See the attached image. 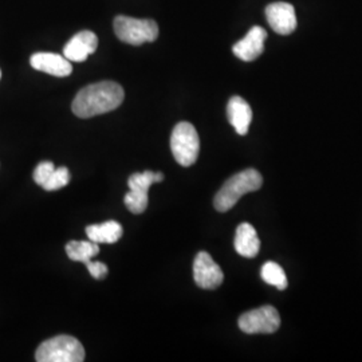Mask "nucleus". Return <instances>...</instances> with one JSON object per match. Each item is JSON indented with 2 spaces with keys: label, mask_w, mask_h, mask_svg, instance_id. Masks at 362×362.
Returning <instances> with one entry per match:
<instances>
[{
  "label": "nucleus",
  "mask_w": 362,
  "mask_h": 362,
  "mask_svg": "<svg viewBox=\"0 0 362 362\" xmlns=\"http://www.w3.org/2000/svg\"><path fill=\"white\" fill-rule=\"evenodd\" d=\"M66 254L74 262L85 263L100 254V246L91 240H73L66 245Z\"/></svg>",
  "instance_id": "16"
},
{
  "label": "nucleus",
  "mask_w": 362,
  "mask_h": 362,
  "mask_svg": "<svg viewBox=\"0 0 362 362\" xmlns=\"http://www.w3.org/2000/svg\"><path fill=\"white\" fill-rule=\"evenodd\" d=\"M98 47V37L93 31H79L66 43L64 55L70 62H85Z\"/></svg>",
  "instance_id": "12"
},
{
  "label": "nucleus",
  "mask_w": 362,
  "mask_h": 362,
  "mask_svg": "<svg viewBox=\"0 0 362 362\" xmlns=\"http://www.w3.org/2000/svg\"><path fill=\"white\" fill-rule=\"evenodd\" d=\"M281 326L279 313L270 305L247 311L239 318V327L246 334H272Z\"/></svg>",
  "instance_id": "7"
},
{
  "label": "nucleus",
  "mask_w": 362,
  "mask_h": 362,
  "mask_svg": "<svg viewBox=\"0 0 362 362\" xmlns=\"http://www.w3.org/2000/svg\"><path fill=\"white\" fill-rule=\"evenodd\" d=\"M85 264H86L88 270H89L91 276H93L94 279L103 281V279L106 278L109 270H107V266H106L105 263H103V262H93L91 259H89V260L85 262Z\"/></svg>",
  "instance_id": "20"
},
{
  "label": "nucleus",
  "mask_w": 362,
  "mask_h": 362,
  "mask_svg": "<svg viewBox=\"0 0 362 362\" xmlns=\"http://www.w3.org/2000/svg\"><path fill=\"white\" fill-rule=\"evenodd\" d=\"M124 98L125 91L121 85L112 81H103L78 91L71 109L79 118H90L115 110L124 103Z\"/></svg>",
  "instance_id": "1"
},
{
  "label": "nucleus",
  "mask_w": 362,
  "mask_h": 362,
  "mask_svg": "<svg viewBox=\"0 0 362 362\" xmlns=\"http://www.w3.org/2000/svg\"><path fill=\"white\" fill-rule=\"evenodd\" d=\"M263 177L257 169L242 170L223 184L214 199V206L219 212H227L239 202L242 196L260 189Z\"/></svg>",
  "instance_id": "2"
},
{
  "label": "nucleus",
  "mask_w": 362,
  "mask_h": 362,
  "mask_svg": "<svg viewBox=\"0 0 362 362\" xmlns=\"http://www.w3.org/2000/svg\"><path fill=\"white\" fill-rule=\"evenodd\" d=\"M0 78H1V70H0Z\"/></svg>",
  "instance_id": "21"
},
{
  "label": "nucleus",
  "mask_w": 362,
  "mask_h": 362,
  "mask_svg": "<svg viewBox=\"0 0 362 362\" xmlns=\"http://www.w3.org/2000/svg\"><path fill=\"white\" fill-rule=\"evenodd\" d=\"M260 276L267 285L274 286L281 291L286 290L287 286H288L287 276H286L284 269L275 262L264 263L263 267H262V272H260Z\"/></svg>",
  "instance_id": "17"
},
{
  "label": "nucleus",
  "mask_w": 362,
  "mask_h": 362,
  "mask_svg": "<svg viewBox=\"0 0 362 362\" xmlns=\"http://www.w3.org/2000/svg\"><path fill=\"white\" fill-rule=\"evenodd\" d=\"M233 246L236 252L243 258H255L260 250V240L257 230L250 223H242L236 228Z\"/></svg>",
  "instance_id": "14"
},
{
  "label": "nucleus",
  "mask_w": 362,
  "mask_h": 362,
  "mask_svg": "<svg viewBox=\"0 0 362 362\" xmlns=\"http://www.w3.org/2000/svg\"><path fill=\"white\" fill-rule=\"evenodd\" d=\"M35 360L38 362H82L85 360V349L74 337H52L39 345Z\"/></svg>",
  "instance_id": "3"
},
{
  "label": "nucleus",
  "mask_w": 362,
  "mask_h": 362,
  "mask_svg": "<svg viewBox=\"0 0 362 362\" xmlns=\"http://www.w3.org/2000/svg\"><path fill=\"white\" fill-rule=\"evenodd\" d=\"M54 164L52 161H43L38 164V167L34 170V181L38 184V185H43L46 180L50 177L52 172H54Z\"/></svg>",
  "instance_id": "19"
},
{
  "label": "nucleus",
  "mask_w": 362,
  "mask_h": 362,
  "mask_svg": "<svg viewBox=\"0 0 362 362\" xmlns=\"http://www.w3.org/2000/svg\"><path fill=\"white\" fill-rule=\"evenodd\" d=\"M113 26L117 38L133 46L155 42L158 38V26L152 19H136L118 15Z\"/></svg>",
  "instance_id": "5"
},
{
  "label": "nucleus",
  "mask_w": 362,
  "mask_h": 362,
  "mask_svg": "<svg viewBox=\"0 0 362 362\" xmlns=\"http://www.w3.org/2000/svg\"><path fill=\"white\" fill-rule=\"evenodd\" d=\"M194 278L199 287L204 290H215L223 284L224 274L212 257L206 251H202L194 258Z\"/></svg>",
  "instance_id": "8"
},
{
  "label": "nucleus",
  "mask_w": 362,
  "mask_h": 362,
  "mask_svg": "<svg viewBox=\"0 0 362 362\" xmlns=\"http://www.w3.org/2000/svg\"><path fill=\"white\" fill-rule=\"evenodd\" d=\"M164 180L163 173L145 170L143 173H134L128 180L129 192L125 194V206L132 214L140 215L148 207V191L152 184Z\"/></svg>",
  "instance_id": "6"
},
{
  "label": "nucleus",
  "mask_w": 362,
  "mask_h": 362,
  "mask_svg": "<svg viewBox=\"0 0 362 362\" xmlns=\"http://www.w3.org/2000/svg\"><path fill=\"white\" fill-rule=\"evenodd\" d=\"M70 172L66 167H61V168L54 169L50 177L46 180V182L42 185L43 189L46 191H57V189H61L66 187L69 182H70Z\"/></svg>",
  "instance_id": "18"
},
{
  "label": "nucleus",
  "mask_w": 362,
  "mask_h": 362,
  "mask_svg": "<svg viewBox=\"0 0 362 362\" xmlns=\"http://www.w3.org/2000/svg\"><path fill=\"white\" fill-rule=\"evenodd\" d=\"M124 233L122 226L116 220H109L101 224H93L86 228V235L94 243H117Z\"/></svg>",
  "instance_id": "15"
},
{
  "label": "nucleus",
  "mask_w": 362,
  "mask_h": 362,
  "mask_svg": "<svg viewBox=\"0 0 362 362\" xmlns=\"http://www.w3.org/2000/svg\"><path fill=\"white\" fill-rule=\"evenodd\" d=\"M227 117L236 133L246 136L252 121V110L245 98L235 95L228 101Z\"/></svg>",
  "instance_id": "13"
},
{
  "label": "nucleus",
  "mask_w": 362,
  "mask_h": 362,
  "mask_svg": "<svg viewBox=\"0 0 362 362\" xmlns=\"http://www.w3.org/2000/svg\"><path fill=\"white\" fill-rule=\"evenodd\" d=\"M266 18L272 30L279 35H288L297 27V16L293 4L276 1L267 6Z\"/></svg>",
  "instance_id": "9"
},
{
  "label": "nucleus",
  "mask_w": 362,
  "mask_h": 362,
  "mask_svg": "<svg viewBox=\"0 0 362 362\" xmlns=\"http://www.w3.org/2000/svg\"><path fill=\"white\" fill-rule=\"evenodd\" d=\"M170 151L181 167L194 165L200 152V139L189 122H179L170 136Z\"/></svg>",
  "instance_id": "4"
},
{
  "label": "nucleus",
  "mask_w": 362,
  "mask_h": 362,
  "mask_svg": "<svg viewBox=\"0 0 362 362\" xmlns=\"http://www.w3.org/2000/svg\"><path fill=\"white\" fill-rule=\"evenodd\" d=\"M267 39V33L262 27H252L246 37L235 43L233 52L239 59L245 62L255 61L264 52V42Z\"/></svg>",
  "instance_id": "11"
},
{
  "label": "nucleus",
  "mask_w": 362,
  "mask_h": 362,
  "mask_svg": "<svg viewBox=\"0 0 362 362\" xmlns=\"http://www.w3.org/2000/svg\"><path fill=\"white\" fill-rule=\"evenodd\" d=\"M30 65L33 69L50 74L54 77H67L73 73L71 62L65 55L54 52H35L30 58Z\"/></svg>",
  "instance_id": "10"
}]
</instances>
